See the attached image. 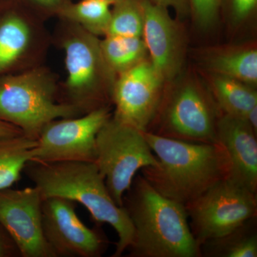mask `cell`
<instances>
[{"label": "cell", "mask_w": 257, "mask_h": 257, "mask_svg": "<svg viewBox=\"0 0 257 257\" xmlns=\"http://www.w3.org/2000/svg\"><path fill=\"white\" fill-rule=\"evenodd\" d=\"M112 6L105 36L143 37L144 15L140 0H120Z\"/></svg>", "instance_id": "7402d4cb"}, {"label": "cell", "mask_w": 257, "mask_h": 257, "mask_svg": "<svg viewBox=\"0 0 257 257\" xmlns=\"http://www.w3.org/2000/svg\"><path fill=\"white\" fill-rule=\"evenodd\" d=\"M95 163L105 180L116 205L123 207V198L138 172L156 166V156L144 132L111 116L97 134Z\"/></svg>", "instance_id": "8992f818"}, {"label": "cell", "mask_w": 257, "mask_h": 257, "mask_svg": "<svg viewBox=\"0 0 257 257\" xmlns=\"http://www.w3.org/2000/svg\"><path fill=\"white\" fill-rule=\"evenodd\" d=\"M257 134L242 118L223 114L217 138L229 161L231 182L257 194Z\"/></svg>", "instance_id": "9a60e30c"}, {"label": "cell", "mask_w": 257, "mask_h": 257, "mask_svg": "<svg viewBox=\"0 0 257 257\" xmlns=\"http://www.w3.org/2000/svg\"><path fill=\"white\" fill-rule=\"evenodd\" d=\"M189 10L196 23L202 28L214 25L219 15L222 0H188Z\"/></svg>", "instance_id": "603a6c76"}, {"label": "cell", "mask_w": 257, "mask_h": 257, "mask_svg": "<svg viewBox=\"0 0 257 257\" xmlns=\"http://www.w3.org/2000/svg\"><path fill=\"white\" fill-rule=\"evenodd\" d=\"M20 256L16 246L8 231L0 224V257H18Z\"/></svg>", "instance_id": "484cf974"}, {"label": "cell", "mask_w": 257, "mask_h": 257, "mask_svg": "<svg viewBox=\"0 0 257 257\" xmlns=\"http://www.w3.org/2000/svg\"><path fill=\"white\" fill-rule=\"evenodd\" d=\"M214 96L193 83H186L162 96L147 133L190 143H219L221 115Z\"/></svg>", "instance_id": "52a82bcc"}, {"label": "cell", "mask_w": 257, "mask_h": 257, "mask_svg": "<svg viewBox=\"0 0 257 257\" xmlns=\"http://www.w3.org/2000/svg\"><path fill=\"white\" fill-rule=\"evenodd\" d=\"M207 65L216 75L254 87L257 82V52L253 48L225 50L211 55Z\"/></svg>", "instance_id": "d6986e66"}, {"label": "cell", "mask_w": 257, "mask_h": 257, "mask_svg": "<svg viewBox=\"0 0 257 257\" xmlns=\"http://www.w3.org/2000/svg\"><path fill=\"white\" fill-rule=\"evenodd\" d=\"M104 60L116 75L147 60L148 52L143 37L106 35L100 40Z\"/></svg>", "instance_id": "44dd1931"}, {"label": "cell", "mask_w": 257, "mask_h": 257, "mask_svg": "<svg viewBox=\"0 0 257 257\" xmlns=\"http://www.w3.org/2000/svg\"><path fill=\"white\" fill-rule=\"evenodd\" d=\"M77 203L54 197L42 200V226L55 257H100L109 241L100 226L89 228L76 212Z\"/></svg>", "instance_id": "8fae6325"}, {"label": "cell", "mask_w": 257, "mask_h": 257, "mask_svg": "<svg viewBox=\"0 0 257 257\" xmlns=\"http://www.w3.org/2000/svg\"><path fill=\"white\" fill-rule=\"evenodd\" d=\"M24 173L40 191L43 199L58 197L82 204L96 226H112L118 241L112 257H119L133 242L134 226L124 207L111 197L95 162L64 161L42 162L30 161Z\"/></svg>", "instance_id": "3957f363"}, {"label": "cell", "mask_w": 257, "mask_h": 257, "mask_svg": "<svg viewBox=\"0 0 257 257\" xmlns=\"http://www.w3.org/2000/svg\"><path fill=\"white\" fill-rule=\"evenodd\" d=\"M244 119L250 125L255 133L257 134V105L253 106L252 109L246 114Z\"/></svg>", "instance_id": "f1b7e54d"}, {"label": "cell", "mask_w": 257, "mask_h": 257, "mask_svg": "<svg viewBox=\"0 0 257 257\" xmlns=\"http://www.w3.org/2000/svg\"><path fill=\"white\" fill-rule=\"evenodd\" d=\"M23 7L32 14L46 22L57 17L61 8L72 0H9Z\"/></svg>", "instance_id": "cb8c5ba5"}, {"label": "cell", "mask_w": 257, "mask_h": 257, "mask_svg": "<svg viewBox=\"0 0 257 257\" xmlns=\"http://www.w3.org/2000/svg\"><path fill=\"white\" fill-rule=\"evenodd\" d=\"M37 140L25 135L0 138V190L10 188L21 179L34 157Z\"/></svg>", "instance_id": "2e32d148"}, {"label": "cell", "mask_w": 257, "mask_h": 257, "mask_svg": "<svg viewBox=\"0 0 257 257\" xmlns=\"http://www.w3.org/2000/svg\"><path fill=\"white\" fill-rule=\"evenodd\" d=\"M82 115L62 102L53 72L42 65L0 76V118L15 125L25 136L37 140L53 120Z\"/></svg>", "instance_id": "5b68a950"}, {"label": "cell", "mask_w": 257, "mask_h": 257, "mask_svg": "<svg viewBox=\"0 0 257 257\" xmlns=\"http://www.w3.org/2000/svg\"><path fill=\"white\" fill-rule=\"evenodd\" d=\"M227 6L230 16L236 23H242L254 13L257 0H222Z\"/></svg>", "instance_id": "d4e9b609"}, {"label": "cell", "mask_w": 257, "mask_h": 257, "mask_svg": "<svg viewBox=\"0 0 257 257\" xmlns=\"http://www.w3.org/2000/svg\"><path fill=\"white\" fill-rule=\"evenodd\" d=\"M55 41L64 51L67 78L60 85V99L82 114L111 106L117 75L104 60L100 39L77 24L60 20Z\"/></svg>", "instance_id": "277c9868"}, {"label": "cell", "mask_w": 257, "mask_h": 257, "mask_svg": "<svg viewBox=\"0 0 257 257\" xmlns=\"http://www.w3.org/2000/svg\"><path fill=\"white\" fill-rule=\"evenodd\" d=\"M112 114L111 106H106L75 117L50 121L37 140L32 161L95 162L96 136Z\"/></svg>", "instance_id": "30bf717a"}, {"label": "cell", "mask_w": 257, "mask_h": 257, "mask_svg": "<svg viewBox=\"0 0 257 257\" xmlns=\"http://www.w3.org/2000/svg\"><path fill=\"white\" fill-rule=\"evenodd\" d=\"M45 22L9 0H0V76L43 64L52 42Z\"/></svg>", "instance_id": "9c48e42d"}, {"label": "cell", "mask_w": 257, "mask_h": 257, "mask_svg": "<svg viewBox=\"0 0 257 257\" xmlns=\"http://www.w3.org/2000/svg\"><path fill=\"white\" fill-rule=\"evenodd\" d=\"M111 6L105 0L70 1L61 8L57 17L77 24L96 37H104L110 21Z\"/></svg>", "instance_id": "ffe728a7"}, {"label": "cell", "mask_w": 257, "mask_h": 257, "mask_svg": "<svg viewBox=\"0 0 257 257\" xmlns=\"http://www.w3.org/2000/svg\"><path fill=\"white\" fill-rule=\"evenodd\" d=\"M158 164L141 175L157 192L186 206L227 179L229 161L219 143H190L144 132Z\"/></svg>", "instance_id": "6da1fadb"}, {"label": "cell", "mask_w": 257, "mask_h": 257, "mask_svg": "<svg viewBox=\"0 0 257 257\" xmlns=\"http://www.w3.org/2000/svg\"><path fill=\"white\" fill-rule=\"evenodd\" d=\"M155 4L168 9L172 8L180 15H185L189 11L188 0H150Z\"/></svg>", "instance_id": "4316f807"}, {"label": "cell", "mask_w": 257, "mask_h": 257, "mask_svg": "<svg viewBox=\"0 0 257 257\" xmlns=\"http://www.w3.org/2000/svg\"><path fill=\"white\" fill-rule=\"evenodd\" d=\"M211 91L221 112L244 119L257 105V93L253 87L236 79L216 75L211 81Z\"/></svg>", "instance_id": "ac0fdd59"}, {"label": "cell", "mask_w": 257, "mask_h": 257, "mask_svg": "<svg viewBox=\"0 0 257 257\" xmlns=\"http://www.w3.org/2000/svg\"><path fill=\"white\" fill-rule=\"evenodd\" d=\"M42 198L36 187L0 190V224L21 257H55L42 226Z\"/></svg>", "instance_id": "4fadbf2b"}, {"label": "cell", "mask_w": 257, "mask_h": 257, "mask_svg": "<svg viewBox=\"0 0 257 257\" xmlns=\"http://www.w3.org/2000/svg\"><path fill=\"white\" fill-rule=\"evenodd\" d=\"M185 208L191 231L202 246L256 217V194L225 179Z\"/></svg>", "instance_id": "ba28073f"}, {"label": "cell", "mask_w": 257, "mask_h": 257, "mask_svg": "<svg viewBox=\"0 0 257 257\" xmlns=\"http://www.w3.org/2000/svg\"><path fill=\"white\" fill-rule=\"evenodd\" d=\"M144 15L143 39L150 61L165 81L175 78L182 63V44L175 22L167 8L140 0Z\"/></svg>", "instance_id": "5bb4252c"}, {"label": "cell", "mask_w": 257, "mask_h": 257, "mask_svg": "<svg viewBox=\"0 0 257 257\" xmlns=\"http://www.w3.org/2000/svg\"><path fill=\"white\" fill-rule=\"evenodd\" d=\"M134 226L131 257H202L185 206L165 197L137 175L123 198Z\"/></svg>", "instance_id": "7a4b0ae2"}, {"label": "cell", "mask_w": 257, "mask_h": 257, "mask_svg": "<svg viewBox=\"0 0 257 257\" xmlns=\"http://www.w3.org/2000/svg\"><path fill=\"white\" fill-rule=\"evenodd\" d=\"M24 135L22 130L15 125L0 118V138Z\"/></svg>", "instance_id": "83f0119b"}, {"label": "cell", "mask_w": 257, "mask_h": 257, "mask_svg": "<svg viewBox=\"0 0 257 257\" xmlns=\"http://www.w3.org/2000/svg\"><path fill=\"white\" fill-rule=\"evenodd\" d=\"M256 217L243 223L231 232L202 245V256L256 257Z\"/></svg>", "instance_id": "e0dca14e"}, {"label": "cell", "mask_w": 257, "mask_h": 257, "mask_svg": "<svg viewBox=\"0 0 257 257\" xmlns=\"http://www.w3.org/2000/svg\"><path fill=\"white\" fill-rule=\"evenodd\" d=\"M108 3H110L111 5L115 4V3H118L120 0H105Z\"/></svg>", "instance_id": "f546056e"}, {"label": "cell", "mask_w": 257, "mask_h": 257, "mask_svg": "<svg viewBox=\"0 0 257 257\" xmlns=\"http://www.w3.org/2000/svg\"><path fill=\"white\" fill-rule=\"evenodd\" d=\"M165 82L148 59L118 75L111 92L113 117L147 132L160 106Z\"/></svg>", "instance_id": "7c38bea8"}]
</instances>
